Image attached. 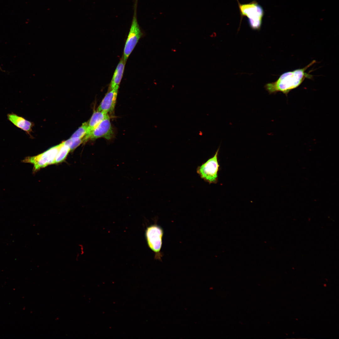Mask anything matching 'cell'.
I'll list each match as a JSON object with an SVG mask.
<instances>
[{"label": "cell", "mask_w": 339, "mask_h": 339, "mask_svg": "<svg viewBox=\"0 0 339 339\" xmlns=\"http://www.w3.org/2000/svg\"><path fill=\"white\" fill-rule=\"evenodd\" d=\"M315 62L316 61L313 60L302 68L284 73L275 81L266 83L264 88L270 94L281 92L287 96L291 91L298 87L305 78H313V75L305 71Z\"/></svg>", "instance_id": "6da1fadb"}, {"label": "cell", "mask_w": 339, "mask_h": 339, "mask_svg": "<svg viewBox=\"0 0 339 339\" xmlns=\"http://www.w3.org/2000/svg\"><path fill=\"white\" fill-rule=\"evenodd\" d=\"M241 16V21L243 17L247 18L250 28L254 30H260L264 11L262 7L256 1L245 4H241L237 0Z\"/></svg>", "instance_id": "7a4b0ae2"}, {"label": "cell", "mask_w": 339, "mask_h": 339, "mask_svg": "<svg viewBox=\"0 0 339 339\" xmlns=\"http://www.w3.org/2000/svg\"><path fill=\"white\" fill-rule=\"evenodd\" d=\"M164 234L162 228L157 223L148 226L145 231V237L148 247L154 254V259L162 261L163 254L161 251Z\"/></svg>", "instance_id": "3957f363"}, {"label": "cell", "mask_w": 339, "mask_h": 339, "mask_svg": "<svg viewBox=\"0 0 339 339\" xmlns=\"http://www.w3.org/2000/svg\"><path fill=\"white\" fill-rule=\"evenodd\" d=\"M219 147L212 157L197 167L196 172L201 178L209 184H216L218 181V173L220 165L218 159Z\"/></svg>", "instance_id": "277c9868"}, {"label": "cell", "mask_w": 339, "mask_h": 339, "mask_svg": "<svg viewBox=\"0 0 339 339\" xmlns=\"http://www.w3.org/2000/svg\"><path fill=\"white\" fill-rule=\"evenodd\" d=\"M61 145V143L37 155L26 157L22 160V162L33 164V172H35L41 168L55 164V158Z\"/></svg>", "instance_id": "5b68a950"}, {"label": "cell", "mask_w": 339, "mask_h": 339, "mask_svg": "<svg viewBox=\"0 0 339 339\" xmlns=\"http://www.w3.org/2000/svg\"><path fill=\"white\" fill-rule=\"evenodd\" d=\"M136 6L134 8L131 28L124 49L123 59L125 62L143 35L137 21Z\"/></svg>", "instance_id": "8992f818"}, {"label": "cell", "mask_w": 339, "mask_h": 339, "mask_svg": "<svg viewBox=\"0 0 339 339\" xmlns=\"http://www.w3.org/2000/svg\"><path fill=\"white\" fill-rule=\"evenodd\" d=\"M113 134L110 118L108 116L92 131L89 135V139L95 140L103 137L109 140L113 137Z\"/></svg>", "instance_id": "52a82bcc"}, {"label": "cell", "mask_w": 339, "mask_h": 339, "mask_svg": "<svg viewBox=\"0 0 339 339\" xmlns=\"http://www.w3.org/2000/svg\"><path fill=\"white\" fill-rule=\"evenodd\" d=\"M119 86L110 90L102 100L97 110L107 113H112L116 105Z\"/></svg>", "instance_id": "ba28073f"}, {"label": "cell", "mask_w": 339, "mask_h": 339, "mask_svg": "<svg viewBox=\"0 0 339 339\" xmlns=\"http://www.w3.org/2000/svg\"><path fill=\"white\" fill-rule=\"evenodd\" d=\"M109 116L108 113L103 111L98 110L94 111L91 118L88 122V127L87 133L83 138L84 143L89 140L91 132L104 119Z\"/></svg>", "instance_id": "9c48e42d"}, {"label": "cell", "mask_w": 339, "mask_h": 339, "mask_svg": "<svg viewBox=\"0 0 339 339\" xmlns=\"http://www.w3.org/2000/svg\"><path fill=\"white\" fill-rule=\"evenodd\" d=\"M7 117L8 120L18 128L28 134L31 131L33 126L31 122L13 113L8 114Z\"/></svg>", "instance_id": "30bf717a"}, {"label": "cell", "mask_w": 339, "mask_h": 339, "mask_svg": "<svg viewBox=\"0 0 339 339\" xmlns=\"http://www.w3.org/2000/svg\"><path fill=\"white\" fill-rule=\"evenodd\" d=\"M126 62L122 58L119 62L114 73L110 84V89L119 86L122 78Z\"/></svg>", "instance_id": "8fae6325"}, {"label": "cell", "mask_w": 339, "mask_h": 339, "mask_svg": "<svg viewBox=\"0 0 339 339\" xmlns=\"http://www.w3.org/2000/svg\"><path fill=\"white\" fill-rule=\"evenodd\" d=\"M70 151L69 147L64 144L63 142L62 143L56 157L55 164L59 163L64 161Z\"/></svg>", "instance_id": "7c38bea8"}, {"label": "cell", "mask_w": 339, "mask_h": 339, "mask_svg": "<svg viewBox=\"0 0 339 339\" xmlns=\"http://www.w3.org/2000/svg\"><path fill=\"white\" fill-rule=\"evenodd\" d=\"M88 127V122H85L72 135L71 138H83L86 135Z\"/></svg>", "instance_id": "4fadbf2b"}, {"label": "cell", "mask_w": 339, "mask_h": 339, "mask_svg": "<svg viewBox=\"0 0 339 339\" xmlns=\"http://www.w3.org/2000/svg\"><path fill=\"white\" fill-rule=\"evenodd\" d=\"M83 142V138H71L63 142L64 144L68 146L70 151H73Z\"/></svg>", "instance_id": "5bb4252c"}]
</instances>
